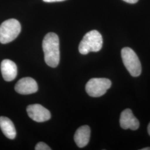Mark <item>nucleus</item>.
Instances as JSON below:
<instances>
[{"instance_id":"f257e3e1","label":"nucleus","mask_w":150,"mask_h":150,"mask_svg":"<svg viewBox=\"0 0 150 150\" xmlns=\"http://www.w3.org/2000/svg\"><path fill=\"white\" fill-rule=\"evenodd\" d=\"M42 48L46 64L51 67H56L59 64L60 59L59 38L53 32L47 33L43 38Z\"/></svg>"},{"instance_id":"f03ea898","label":"nucleus","mask_w":150,"mask_h":150,"mask_svg":"<svg viewBox=\"0 0 150 150\" xmlns=\"http://www.w3.org/2000/svg\"><path fill=\"white\" fill-rule=\"evenodd\" d=\"M103 39L102 35L96 30L87 32L81 40L79 50L82 54H87L90 52H98L102 48Z\"/></svg>"},{"instance_id":"7ed1b4c3","label":"nucleus","mask_w":150,"mask_h":150,"mask_svg":"<svg viewBox=\"0 0 150 150\" xmlns=\"http://www.w3.org/2000/svg\"><path fill=\"white\" fill-rule=\"evenodd\" d=\"M21 30V24L16 19L11 18L2 22L0 25V42H11L18 36Z\"/></svg>"},{"instance_id":"20e7f679","label":"nucleus","mask_w":150,"mask_h":150,"mask_svg":"<svg viewBox=\"0 0 150 150\" xmlns=\"http://www.w3.org/2000/svg\"><path fill=\"white\" fill-rule=\"evenodd\" d=\"M121 57L126 69L133 77H138L141 74V64L137 55L134 51L129 47L121 50Z\"/></svg>"},{"instance_id":"39448f33","label":"nucleus","mask_w":150,"mask_h":150,"mask_svg":"<svg viewBox=\"0 0 150 150\" xmlns=\"http://www.w3.org/2000/svg\"><path fill=\"white\" fill-rule=\"evenodd\" d=\"M111 86V81L105 78H93L86 85V92L89 96L98 97L103 95Z\"/></svg>"},{"instance_id":"423d86ee","label":"nucleus","mask_w":150,"mask_h":150,"mask_svg":"<svg viewBox=\"0 0 150 150\" xmlns=\"http://www.w3.org/2000/svg\"><path fill=\"white\" fill-rule=\"evenodd\" d=\"M26 110L28 116L38 122L47 121L51 117L48 110L40 104L30 105L27 106Z\"/></svg>"},{"instance_id":"0eeeda50","label":"nucleus","mask_w":150,"mask_h":150,"mask_svg":"<svg viewBox=\"0 0 150 150\" xmlns=\"http://www.w3.org/2000/svg\"><path fill=\"white\" fill-rule=\"evenodd\" d=\"M15 91L22 95H29L38 91L36 81L31 77H24L16 83L15 86Z\"/></svg>"},{"instance_id":"6e6552de","label":"nucleus","mask_w":150,"mask_h":150,"mask_svg":"<svg viewBox=\"0 0 150 150\" xmlns=\"http://www.w3.org/2000/svg\"><path fill=\"white\" fill-rule=\"evenodd\" d=\"M120 123L121 128L124 129H131L136 130L139 128V122L136 118L131 110L127 108L123 111L120 118Z\"/></svg>"},{"instance_id":"1a4fd4ad","label":"nucleus","mask_w":150,"mask_h":150,"mask_svg":"<svg viewBox=\"0 0 150 150\" xmlns=\"http://www.w3.org/2000/svg\"><path fill=\"white\" fill-rule=\"evenodd\" d=\"M1 70L3 78L6 81H12L17 76V66L14 62L10 59H4L2 61Z\"/></svg>"},{"instance_id":"9d476101","label":"nucleus","mask_w":150,"mask_h":150,"mask_svg":"<svg viewBox=\"0 0 150 150\" xmlns=\"http://www.w3.org/2000/svg\"><path fill=\"white\" fill-rule=\"evenodd\" d=\"M91 134V129L87 125L82 126L77 129L74 136V140L77 146L80 148L88 144Z\"/></svg>"},{"instance_id":"9b49d317","label":"nucleus","mask_w":150,"mask_h":150,"mask_svg":"<svg viewBox=\"0 0 150 150\" xmlns=\"http://www.w3.org/2000/svg\"><path fill=\"white\" fill-rule=\"evenodd\" d=\"M0 128L8 139H13L16 137V129L14 124L9 118L4 116L0 117Z\"/></svg>"},{"instance_id":"f8f14e48","label":"nucleus","mask_w":150,"mask_h":150,"mask_svg":"<svg viewBox=\"0 0 150 150\" xmlns=\"http://www.w3.org/2000/svg\"><path fill=\"white\" fill-rule=\"evenodd\" d=\"M36 150H51V149L48 146V145L46 144L45 143L40 142H38L36 146L35 149Z\"/></svg>"},{"instance_id":"ddd939ff","label":"nucleus","mask_w":150,"mask_h":150,"mask_svg":"<svg viewBox=\"0 0 150 150\" xmlns=\"http://www.w3.org/2000/svg\"><path fill=\"white\" fill-rule=\"evenodd\" d=\"M123 1L129 4H135L139 0H123Z\"/></svg>"},{"instance_id":"4468645a","label":"nucleus","mask_w":150,"mask_h":150,"mask_svg":"<svg viewBox=\"0 0 150 150\" xmlns=\"http://www.w3.org/2000/svg\"><path fill=\"white\" fill-rule=\"evenodd\" d=\"M44 2H61V1H64L65 0H43Z\"/></svg>"},{"instance_id":"2eb2a0df","label":"nucleus","mask_w":150,"mask_h":150,"mask_svg":"<svg viewBox=\"0 0 150 150\" xmlns=\"http://www.w3.org/2000/svg\"><path fill=\"white\" fill-rule=\"evenodd\" d=\"M147 131H148V133L150 136V122L149 125H148V127H147Z\"/></svg>"},{"instance_id":"dca6fc26","label":"nucleus","mask_w":150,"mask_h":150,"mask_svg":"<svg viewBox=\"0 0 150 150\" xmlns=\"http://www.w3.org/2000/svg\"><path fill=\"white\" fill-rule=\"evenodd\" d=\"M141 150H150V147H146V148H144L141 149Z\"/></svg>"}]
</instances>
